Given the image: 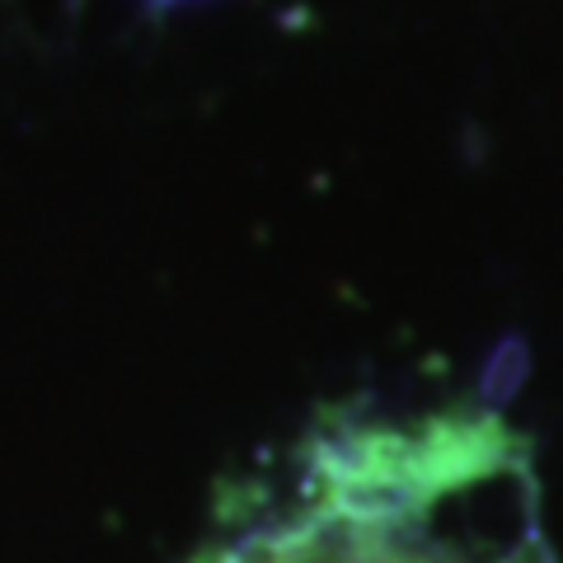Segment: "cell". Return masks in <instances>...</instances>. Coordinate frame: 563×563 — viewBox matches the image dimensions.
Here are the masks:
<instances>
[{
  "instance_id": "6da1fadb",
  "label": "cell",
  "mask_w": 563,
  "mask_h": 563,
  "mask_svg": "<svg viewBox=\"0 0 563 563\" xmlns=\"http://www.w3.org/2000/svg\"><path fill=\"white\" fill-rule=\"evenodd\" d=\"M517 563H554V554H550V550H544V540H540V531H536L531 540H526V544H521V554H517Z\"/></svg>"
},
{
  "instance_id": "7a4b0ae2",
  "label": "cell",
  "mask_w": 563,
  "mask_h": 563,
  "mask_svg": "<svg viewBox=\"0 0 563 563\" xmlns=\"http://www.w3.org/2000/svg\"><path fill=\"white\" fill-rule=\"evenodd\" d=\"M207 563H254V559H250V554H244V550H240V544H235V550H231V544H225V550H221L217 559H207Z\"/></svg>"
},
{
  "instance_id": "3957f363",
  "label": "cell",
  "mask_w": 563,
  "mask_h": 563,
  "mask_svg": "<svg viewBox=\"0 0 563 563\" xmlns=\"http://www.w3.org/2000/svg\"><path fill=\"white\" fill-rule=\"evenodd\" d=\"M155 5H179V0H155Z\"/></svg>"
}]
</instances>
